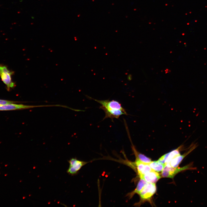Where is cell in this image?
I'll return each mask as SVG.
<instances>
[{"mask_svg":"<svg viewBox=\"0 0 207 207\" xmlns=\"http://www.w3.org/2000/svg\"><path fill=\"white\" fill-rule=\"evenodd\" d=\"M193 164L190 163L180 168L173 167L168 164H166L162 171L161 175L163 177L173 178L178 173L187 170H195L196 168L192 166Z\"/></svg>","mask_w":207,"mask_h":207,"instance_id":"7a4b0ae2","label":"cell"},{"mask_svg":"<svg viewBox=\"0 0 207 207\" xmlns=\"http://www.w3.org/2000/svg\"><path fill=\"white\" fill-rule=\"evenodd\" d=\"M14 74V72L9 70L7 66L0 64V77L8 90L16 86L15 83L12 80V76Z\"/></svg>","mask_w":207,"mask_h":207,"instance_id":"3957f363","label":"cell"},{"mask_svg":"<svg viewBox=\"0 0 207 207\" xmlns=\"http://www.w3.org/2000/svg\"><path fill=\"white\" fill-rule=\"evenodd\" d=\"M197 146L196 144L191 146L189 150L183 155L181 154L172 159L168 164L170 166L173 167H178L183 159L188 154L196 148Z\"/></svg>","mask_w":207,"mask_h":207,"instance_id":"30bf717a","label":"cell"},{"mask_svg":"<svg viewBox=\"0 0 207 207\" xmlns=\"http://www.w3.org/2000/svg\"><path fill=\"white\" fill-rule=\"evenodd\" d=\"M148 164L153 170L157 172L162 171L165 166L164 164L161 163L158 160L151 161Z\"/></svg>","mask_w":207,"mask_h":207,"instance_id":"7c38bea8","label":"cell"},{"mask_svg":"<svg viewBox=\"0 0 207 207\" xmlns=\"http://www.w3.org/2000/svg\"><path fill=\"white\" fill-rule=\"evenodd\" d=\"M147 182L144 180L141 179L139 181L135 189L133 191L128 194L127 196L131 198L135 193L138 194L142 189Z\"/></svg>","mask_w":207,"mask_h":207,"instance_id":"8fae6325","label":"cell"},{"mask_svg":"<svg viewBox=\"0 0 207 207\" xmlns=\"http://www.w3.org/2000/svg\"><path fill=\"white\" fill-rule=\"evenodd\" d=\"M132 147L134 154L136 158L139 159L141 161L146 163L148 164L152 161L151 159L146 157L143 154L138 152L135 149L134 146L132 144Z\"/></svg>","mask_w":207,"mask_h":207,"instance_id":"4fadbf2b","label":"cell"},{"mask_svg":"<svg viewBox=\"0 0 207 207\" xmlns=\"http://www.w3.org/2000/svg\"><path fill=\"white\" fill-rule=\"evenodd\" d=\"M51 105L31 106L11 103L0 106V110H12L29 109L38 107L51 106Z\"/></svg>","mask_w":207,"mask_h":207,"instance_id":"8992f818","label":"cell"},{"mask_svg":"<svg viewBox=\"0 0 207 207\" xmlns=\"http://www.w3.org/2000/svg\"><path fill=\"white\" fill-rule=\"evenodd\" d=\"M87 97L92 99L101 105L99 108L103 110L105 114V116L103 120L107 118L111 119L113 121V119H118L120 116L125 114L124 112L127 113L125 109L122 106L121 104L118 101L114 100L110 101L109 99L98 100L87 96Z\"/></svg>","mask_w":207,"mask_h":207,"instance_id":"6da1fadb","label":"cell"},{"mask_svg":"<svg viewBox=\"0 0 207 207\" xmlns=\"http://www.w3.org/2000/svg\"><path fill=\"white\" fill-rule=\"evenodd\" d=\"M132 76L131 74L128 75L127 76V79L129 80H131L132 79Z\"/></svg>","mask_w":207,"mask_h":207,"instance_id":"9a60e30c","label":"cell"},{"mask_svg":"<svg viewBox=\"0 0 207 207\" xmlns=\"http://www.w3.org/2000/svg\"><path fill=\"white\" fill-rule=\"evenodd\" d=\"M133 164L134 165L136 166L137 170L139 177L153 170L148 164L143 162L136 158L135 162H133Z\"/></svg>","mask_w":207,"mask_h":207,"instance_id":"52a82bcc","label":"cell"},{"mask_svg":"<svg viewBox=\"0 0 207 207\" xmlns=\"http://www.w3.org/2000/svg\"><path fill=\"white\" fill-rule=\"evenodd\" d=\"M156 190L155 183L147 182L138 194L142 200H149L156 193Z\"/></svg>","mask_w":207,"mask_h":207,"instance_id":"277c9868","label":"cell"},{"mask_svg":"<svg viewBox=\"0 0 207 207\" xmlns=\"http://www.w3.org/2000/svg\"><path fill=\"white\" fill-rule=\"evenodd\" d=\"M14 102H15L13 101L0 99V106L13 103Z\"/></svg>","mask_w":207,"mask_h":207,"instance_id":"5bb4252c","label":"cell"},{"mask_svg":"<svg viewBox=\"0 0 207 207\" xmlns=\"http://www.w3.org/2000/svg\"><path fill=\"white\" fill-rule=\"evenodd\" d=\"M181 147L180 146L177 149L163 155L158 161L165 165L168 164L172 159L180 154L179 150Z\"/></svg>","mask_w":207,"mask_h":207,"instance_id":"ba28073f","label":"cell"},{"mask_svg":"<svg viewBox=\"0 0 207 207\" xmlns=\"http://www.w3.org/2000/svg\"><path fill=\"white\" fill-rule=\"evenodd\" d=\"M148 183H155L161 178L159 173L153 170L139 177Z\"/></svg>","mask_w":207,"mask_h":207,"instance_id":"9c48e42d","label":"cell"},{"mask_svg":"<svg viewBox=\"0 0 207 207\" xmlns=\"http://www.w3.org/2000/svg\"><path fill=\"white\" fill-rule=\"evenodd\" d=\"M68 162L69 166L67 172L71 175H76L81 168L88 163L87 162L78 160L76 158L70 159Z\"/></svg>","mask_w":207,"mask_h":207,"instance_id":"5b68a950","label":"cell"}]
</instances>
